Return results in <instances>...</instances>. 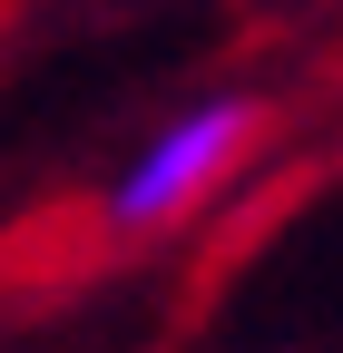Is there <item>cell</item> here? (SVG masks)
<instances>
[{
  "instance_id": "1",
  "label": "cell",
  "mask_w": 343,
  "mask_h": 353,
  "mask_svg": "<svg viewBox=\"0 0 343 353\" xmlns=\"http://www.w3.org/2000/svg\"><path fill=\"white\" fill-rule=\"evenodd\" d=\"M255 148H265V99H245V88H206V99L167 108L98 196L108 236H177L255 167Z\"/></svg>"
}]
</instances>
